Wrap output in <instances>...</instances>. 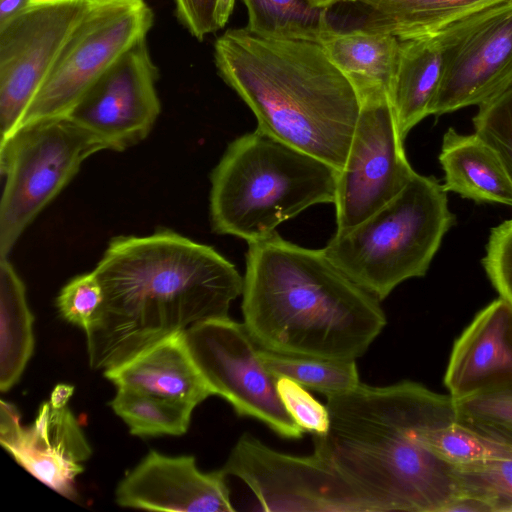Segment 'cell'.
<instances>
[{"instance_id": "1", "label": "cell", "mask_w": 512, "mask_h": 512, "mask_svg": "<svg viewBox=\"0 0 512 512\" xmlns=\"http://www.w3.org/2000/svg\"><path fill=\"white\" fill-rule=\"evenodd\" d=\"M93 272L103 294L85 331L94 370L113 368L198 322L228 316L243 291L229 260L169 229L115 237Z\"/></svg>"}, {"instance_id": "2", "label": "cell", "mask_w": 512, "mask_h": 512, "mask_svg": "<svg viewBox=\"0 0 512 512\" xmlns=\"http://www.w3.org/2000/svg\"><path fill=\"white\" fill-rule=\"evenodd\" d=\"M241 308L261 349L296 357L356 360L387 324L380 300L323 249L298 246L277 232L248 243Z\"/></svg>"}, {"instance_id": "3", "label": "cell", "mask_w": 512, "mask_h": 512, "mask_svg": "<svg viewBox=\"0 0 512 512\" xmlns=\"http://www.w3.org/2000/svg\"><path fill=\"white\" fill-rule=\"evenodd\" d=\"M222 79L248 105L257 129L341 171L361 103L321 44L230 29L214 45Z\"/></svg>"}, {"instance_id": "4", "label": "cell", "mask_w": 512, "mask_h": 512, "mask_svg": "<svg viewBox=\"0 0 512 512\" xmlns=\"http://www.w3.org/2000/svg\"><path fill=\"white\" fill-rule=\"evenodd\" d=\"M340 171L257 129L234 139L211 173L212 229L248 243L310 206L333 203Z\"/></svg>"}, {"instance_id": "5", "label": "cell", "mask_w": 512, "mask_h": 512, "mask_svg": "<svg viewBox=\"0 0 512 512\" xmlns=\"http://www.w3.org/2000/svg\"><path fill=\"white\" fill-rule=\"evenodd\" d=\"M443 185L415 174L391 201L323 248L357 285L384 300L403 281L422 277L455 224Z\"/></svg>"}, {"instance_id": "6", "label": "cell", "mask_w": 512, "mask_h": 512, "mask_svg": "<svg viewBox=\"0 0 512 512\" xmlns=\"http://www.w3.org/2000/svg\"><path fill=\"white\" fill-rule=\"evenodd\" d=\"M313 442L373 512H442L457 494L451 465L402 430L330 420Z\"/></svg>"}, {"instance_id": "7", "label": "cell", "mask_w": 512, "mask_h": 512, "mask_svg": "<svg viewBox=\"0 0 512 512\" xmlns=\"http://www.w3.org/2000/svg\"><path fill=\"white\" fill-rule=\"evenodd\" d=\"M106 150L99 138L68 117L17 128L0 141L5 184L0 202V257H8L21 234L67 186L82 163Z\"/></svg>"}, {"instance_id": "8", "label": "cell", "mask_w": 512, "mask_h": 512, "mask_svg": "<svg viewBox=\"0 0 512 512\" xmlns=\"http://www.w3.org/2000/svg\"><path fill=\"white\" fill-rule=\"evenodd\" d=\"M144 0H89L19 126L66 117L90 87L153 25Z\"/></svg>"}, {"instance_id": "9", "label": "cell", "mask_w": 512, "mask_h": 512, "mask_svg": "<svg viewBox=\"0 0 512 512\" xmlns=\"http://www.w3.org/2000/svg\"><path fill=\"white\" fill-rule=\"evenodd\" d=\"M184 336L213 395L230 403L239 416L255 418L283 438H302L305 430L282 403L277 378L265 367L244 323L229 316L207 319L189 327Z\"/></svg>"}, {"instance_id": "10", "label": "cell", "mask_w": 512, "mask_h": 512, "mask_svg": "<svg viewBox=\"0 0 512 512\" xmlns=\"http://www.w3.org/2000/svg\"><path fill=\"white\" fill-rule=\"evenodd\" d=\"M221 469L250 488L262 511L373 512L367 500L317 453H282L249 433L238 439Z\"/></svg>"}, {"instance_id": "11", "label": "cell", "mask_w": 512, "mask_h": 512, "mask_svg": "<svg viewBox=\"0 0 512 512\" xmlns=\"http://www.w3.org/2000/svg\"><path fill=\"white\" fill-rule=\"evenodd\" d=\"M89 0H31L0 25L1 140L19 126Z\"/></svg>"}, {"instance_id": "12", "label": "cell", "mask_w": 512, "mask_h": 512, "mask_svg": "<svg viewBox=\"0 0 512 512\" xmlns=\"http://www.w3.org/2000/svg\"><path fill=\"white\" fill-rule=\"evenodd\" d=\"M443 31L445 66L431 115L479 106L512 84V0Z\"/></svg>"}, {"instance_id": "13", "label": "cell", "mask_w": 512, "mask_h": 512, "mask_svg": "<svg viewBox=\"0 0 512 512\" xmlns=\"http://www.w3.org/2000/svg\"><path fill=\"white\" fill-rule=\"evenodd\" d=\"M389 101L367 103L337 183V231L359 224L395 198L416 172L410 166Z\"/></svg>"}, {"instance_id": "14", "label": "cell", "mask_w": 512, "mask_h": 512, "mask_svg": "<svg viewBox=\"0 0 512 512\" xmlns=\"http://www.w3.org/2000/svg\"><path fill=\"white\" fill-rule=\"evenodd\" d=\"M158 76L143 38L105 71L66 117L99 138L106 149L130 148L148 136L160 114Z\"/></svg>"}, {"instance_id": "15", "label": "cell", "mask_w": 512, "mask_h": 512, "mask_svg": "<svg viewBox=\"0 0 512 512\" xmlns=\"http://www.w3.org/2000/svg\"><path fill=\"white\" fill-rule=\"evenodd\" d=\"M16 407L0 401V442L17 463L62 494L75 495V480L92 449L73 413L50 402L39 407L33 424L22 427Z\"/></svg>"}, {"instance_id": "16", "label": "cell", "mask_w": 512, "mask_h": 512, "mask_svg": "<svg viewBox=\"0 0 512 512\" xmlns=\"http://www.w3.org/2000/svg\"><path fill=\"white\" fill-rule=\"evenodd\" d=\"M121 507L152 511L234 512L227 475L222 469L204 473L193 456L149 453L116 489Z\"/></svg>"}, {"instance_id": "17", "label": "cell", "mask_w": 512, "mask_h": 512, "mask_svg": "<svg viewBox=\"0 0 512 512\" xmlns=\"http://www.w3.org/2000/svg\"><path fill=\"white\" fill-rule=\"evenodd\" d=\"M512 379V303L499 297L455 340L444 374L453 398Z\"/></svg>"}, {"instance_id": "18", "label": "cell", "mask_w": 512, "mask_h": 512, "mask_svg": "<svg viewBox=\"0 0 512 512\" xmlns=\"http://www.w3.org/2000/svg\"><path fill=\"white\" fill-rule=\"evenodd\" d=\"M117 388L196 407L213 395L188 349L184 332L168 336L104 371Z\"/></svg>"}, {"instance_id": "19", "label": "cell", "mask_w": 512, "mask_h": 512, "mask_svg": "<svg viewBox=\"0 0 512 512\" xmlns=\"http://www.w3.org/2000/svg\"><path fill=\"white\" fill-rule=\"evenodd\" d=\"M443 29L427 36L400 41L389 104L401 139L428 115L438 93L445 66Z\"/></svg>"}, {"instance_id": "20", "label": "cell", "mask_w": 512, "mask_h": 512, "mask_svg": "<svg viewBox=\"0 0 512 512\" xmlns=\"http://www.w3.org/2000/svg\"><path fill=\"white\" fill-rule=\"evenodd\" d=\"M330 60L353 86L361 106L389 101L400 40L377 30H333L320 43Z\"/></svg>"}, {"instance_id": "21", "label": "cell", "mask_w": 512, "mask_h": 512, "mask_svg": "<svg viewBox=\"0 0 512 512\" xmlns=\"http://www.w3.org/2000/svg\"><path fill=\"white\" fill-rule=\"evenodd\" d=\"M439 161L443 188L476 202L512 206V184L496 152L475 133L449 128L443 136Z\"/></svg>"}, {"instance_id": "22", "label": "cell", "mask_w": 512, "mask_h": 512, "mask_svg": "<svg viewBox=\"0 0 512 512\" xmlns=\"http://www.w3.org/2000/svg\"><path fill=\"white\" fill-rule=\"evenodd\" d=\"M370 11L363 28L400 41L434 34L487 8L510 0H360Z\"/></svg>"}, {"instance_id": "23", "label": "cell", "mask_w": 512, "mask_h": 512, "mask_svg": "<svg viewBox=\"0 0 512 512\" xmlns=\"http://www.w3.org/2000/svg\"><path fill=\"white\" fill-rule=\"evenodd\" d=\"M33 315L24 283L8 257H0V390L22 376L34 350Z\"/></svg>"}, {"instance_id": "24", "label": "cell", "mask_w": 512, "mask_h": 512, "mask_svg": "<svg viewBox=\"0 0 512 512\" xmlns=\"http://www.w3.org/2000/svg\"><path fill=\"white\" fill-rule=\"evenodd\" d=\"M396 429L451 466L512 458L511 438L461 420L429 429Z\"/></svg>"}, {"instance_id": "25", "label": "cell", "mask_w": 512, "mask_h": 512, "mask_svg": "<svg viewBox=\"0 0 512 512\" xmlns=\"http://www.w3.org/2000/svg\"><path fill=\"white\" fill-rule=\"evenodd\" d=\"M248 11L249 32L264 38L321 43L334 29L327 8L310 0H242Z\"/></svg>"}, {"instance_id": "26", "label": "cell", "mask_w": 512, "mask_h": 512, "mask_svg": "<svg viewBox=\"0 0 512 512\" xmlns=\"http://www.w3.org/2000/svg\"><path fill=\"white\" fill-rule=\"evenodd\" d=\"M114 413L139 437L183 435L195 407L164 398L117 388L110 402Z\"/></svg>"}, {"instance_id": "27", "label": "cell", "mask_w": 512, "mask_h": 512, "mask_svg": "<svg viewBox=\"0 0 512 512\" xmlns=\"http://www.w3.org/2000/svg\"><path fill=\"white\" fill-rule=\"evenodd\" d=\"M260 355L276 378H289L325 396L350 391L360 384L355 360L288 356L261 348Z\"/></svg>"}, {"instance_id": "28", "label": "cell", "mask_w": 512, "mask_h": 512, "mask_svg": "<svg viewBox=\"0 0 512 512\" xmlns=\"http://www.w3.org/2000/svg\"><path fill=\"white\" fill-rule=\"evenodd\" d=\"M451 467L456 495L479 499L490 512H512V458Z\"/></svg>"}, {"instance_id": "29", "label": "cell", "mask_w": 512, "mask_h": 512, "mask_svg": "<svg viewBox=\"0 0 512 512\" xmlns=\"http://www.w3.org/2000/svg\"><path fill=\"white\" fill-rule=\"evenodd\" d=\"M453 401L458 420L512 439V379L453 398Z\"/></svg>"}, {"instance_id": "30", "label": "cell", "mask_w": 512, "mask_h": 512, "mask_svg": "<svg viewBox=\"0 0 512 512\" xmlns=\"http://www.w3.org/2000/svg\"><path fill=\"white\" fill-rule=\"evenodd\" d=\"M475 134L498 155L512 184V84L479 105Z\"/></svg>"}, {"instance_id": "31", "label": "cell", "mask_w": 512, "mask_h": 512, "mask_svg": "<svg viewBox=\"0 0 512 512\" xmlns=\"http://www.w3.org/2000/svg\"><path fill=\"white\" fill-rule=\"evenodd\" d=\"M103 299L101 285L94 272L78 275L60 291L56 304L67 322L87 330Z\"/></svg>"}, {"instance_id": "32", "label": "cell", "mask_w": 512, "mask_h": 512, "mask_svg": "<svg viewBox=\"0 0 512 512\" xmlns=\"http://www.w3.org/2000/svg\"><path fill=\"white\" fill-rule=\"evenodd\" d=\"M277 391L286 410L294 421L314 435H324L330 428V415L326 405L319 403L299 383L277 378Z\"/></svg>"}, {"instance_id": "33", "label": "cell", "mask_w": 512, "mask_h": 512, "mask_svg": "<svg viewBox=\"0 0 512 512\" xmlns=\"http://www.w3.org/2000/svg\"><path fill=\"white\" fill-rule=\"evenodd\" d=\"M482 264L499 296L512 303V219L491 230Z\"/></svg>"}, {"instance_id": "34", "label": "cell", "mask_w": 512, "mask_h": 512, "mask_svg": "<svg viewBox=\"0 0 512 512\" xmlns=\"http://www.w3.org/2000/svg\"><path fill=\"white\" fill-rule=\"evenodd\" d=\"M179 21L198 39L225 26L235 0H173Z\"/></svg>"}, {"instance_id": "35", "label": "cell", "mask_w": 512, "mask_h": 512, "mask_svg": "<svg viewBox=\"0 0 512 512\" xmlns=\"http://www.w3.org/2000/svg\"><path fill=\"white\" fill-rule=\"evenodd\" d=\"M31 0H0V25L22 12Z\"/></svg>"}, {"instance_id": "36", "label": "cell", "mask_w": 512, "mask_h": 512, "mask_svg": "<svg viewBox=\"0 0 512 512\" xmlns=\"http://www.w3.org/2000/svg\"><path fill=\"white\" fill-rule=\"evenodd\" d=\"M73 394V385L68 383H59L53 388L49 402L53 408L62 409L67 406V403Z\"/></svg>"}, {"instance_id": "37", "label": "cell", "mask_w": 512, "mask_h": 512, "mask_svg": "<svg viewBox=\"0 0 512 512\" xmlns=\"http://www.w3.org/2000/svg\"><path fill=\"white\" fill-rule=\"evenodd\" d=\"M341 0H310V2L317 7L321 8H329L331 5L339 2Z\"/></svg>"}, {"instance_id": "38", "label": "cell", "mask_w": 512, "mask_h": 512, "mask_svg": "<svg viewBox=\"0 0 512 512\" xmlns=\"http://www.w3.org/2000/svg\"><path fill=\"white\" fill-rule=\"evenodd\" d=\"M348 1H360V0H348Z\"/></svg>"}]
</instances>
